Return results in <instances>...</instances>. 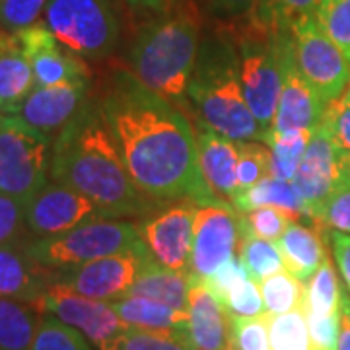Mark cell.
<instances>
[{"label": "cell", "instance_id": "cell-1", "mask_svg": "<svg viewBox=\"0 0 350 350\" xmlns=\"http://www.w3.org/2000/svg\"><path fill=\"white\" fill-rule=\"evenodd\" d=\"M100 107L129 174L146 197L197 204L218 200L200 174L195 129L165 98L121 72L109 82Z\"/></svg>", "mask_w": 350, "mask_h": 350}, {"label": "cell", "instance_id": "cell-2", "mask_svg": "<svg viewBox=\"0 0 350 350\" xmlns=\"http://www.w3.org/2000/svg\"><path fill=\"white\" fill-rule=\"evenodd\" d=\"M49 179L92 200L101 218L148 214L154 204H160L135 185L100 101L88 100L75 121L53 140Z\"/></svg>", "mask_w": 350, "mask_h": 350}, {"label": "cell", "instance_id": "cell-3", "mask_svg": "<svg viewBox=\"0 0 350 350\" xmlns=\"http://www.w3.org/2000/svg\"><path fill=\"white\" fill-rule=\"evenodd\" d=\"M204 16L197 0H177L138 27L131 47V75L167 101H181L200 55Z\"/></svg>", "mask_w": 350, "mask_h": 350}, {"label": "cell", "instance_id": "cell-4", "mask_svg": "<svg viewBox=\"0 0 350 350\" xmlns=\"http://www.w3.org/2000/svg\"><path fill=\"white\" fill-rule=\"evenodd\" d=\"M187 98L197 109L199 121L232 140H261V126L243 96L236 47L228 31L202 47Z\"/></svg>", "mask_w": 350, "mask_h": 350}, {"label": "cell", "instance_id": "cell-5", "mask_svg": "<svg viewBox=\"0 0 350 350\" xmlns=\"http://www.w3.org/2000/svg\"><path fill=\"white\" fill-rule=\"evenodd\" d=\"M226 31L236 47L243 96L267 144L282 90V39L288 31L265 27L251 16L239 18V25Z\"/></svg>", "mask_w": 350, "mask_h": 350}, {"label": "cell", "instance_id": "cell-6", "mask_svg": "<svg viewBox=\"0 0 350 350\" xmlns=\"http://www.w3.org/2000/svg\"><path fill=\"white\" fill-rule=\"evenodd\" d=\"M142 243L144 241L135 222L119 218H100L76 226L59 236L31 239L24 247L29 257L41 267L59 271L96 261L107 255L137 250Z\"/></svg>", "mask_w": 350, "mask_h": 350}, {"label": "cell", "instance_id": "cell-7", "mask_svg": "<svg viewBox=\"0 0 350 350\" xmlns=\"http://www.w3.org/2000/svg\"><path fill=\"white\" fill-rule=\"evenodd\" d=\"M43 24L57 41L84 61L109 57L121 38L111 0H49Z\"/></svg>", "mask_w": 350, "mask_h": 350}, {"label": "cell", "instance_id": "cell-8", "mask_svg": "<svg viewBox=\"0 0 350 350\" xmlns=\"http://www.w3.org/2000/svg\"><path fill=\"white\" fill-rule=\"evenodd\" d=\"M53 138L18 115L0 123V193L27 202L49 181Z\"/></svg>", "mask_w": 350, "mask_h": 350}, {"label": "cell", "instance_id": "cell-9", "mask_svg": "<svg viewBox=\"0 0 350 350\" xmlns=\"http://www.w3.org/2000/svg\"><path fill=\"white\" fill-rule=\"evenodd\" d=\"M294 55L306 82L323 103L340 100L350 84V61L317 22L306 18L290 29Z\"/></svg>", "mask_w": 350, "mask_h": 350}, {"label": "cell", "instance_id": "cell-10", "mask_svg": "<svg viewBox=\"0 0 350 350\" xmlns=\"http://www.w3.org/2000/svg\"><path fill=\"white\" fill-rule=\"evenodd\" d=\"M150 257V250L142 243L137 250L51 271V284H59L92 300L115 301L129 294Z\"/></svg>", "mask_w": 350, "mask_h": 350}, {"label": "cell", "instance_id": "cell-11", "mask_svg": "<svg viewBox=\"0 0 350 350\" xmlns=\"http://www.w3.org/2000/svg\"><path fill=\"white\" fill-rule=\"evenodd\" d=\"M36 308L75 327L96 350H119L125 333L131 329L113 310L111 301L92 300L59 284H51Z\"/></svg>", "mask_w": 350, "mask_h": 350}, {"label": "cell", "instance_id": "cell-12", "mask_svg": "<svg viewBox=\"0 0 350 350\" xmlns=\"http://www.w3.org/2000/svg\"><path fill=\"white\" fill-rule=\"evenodd\" d=\"M239 218L232 202L214 200L197 206L195 236L189 262V275L193 280L204 282L230 261L239 247Z\"/></svg>", "mask_w": 350, "mask_h": 350}, {"label": "cell", "instance_id": "cell-13", "mask_svg": "<svg viewBox=\"0 0 350 350\" xmlns=\"http://www.w3.org/2000/svg\"><path fill=\"white\" fill-rule=\"evenodd\" d=\"M197 206L195 200H172L137 224L152 257L163 267L189 273Z\"/></svg>", "mask_w": 350, "mask_h": 350}, {"label": "cell", "instance_id": "cell-14", "mask_svg": "<svg viewBox=\"0 0 350 350\" xmlns=\"http://www.w3.org/2000/svg\"><path fill=\"white\" fill-rule=\"evenodd\" d=\"M100 218V208L92 200L76 193L75 189L53 181L25 202V224L36 238L59 236L76 226Z\"/></svg>", "mask_w": 350, "mask_h": 350}, {"label": "cell", "instance_id": "cell-15", "mask_svg": "<svg viewBox=\"0 0 350 350\" xmlns=\"http://www.w3.org/2000/svg\"><path fill=\"white\" fill-rule=\"evenodd\" d=\"M325 105L301 76L294 55L292 33L288 31L282 39V90L269 140L288 131H313L323 119Z\"/></svg>", "mask_w": 350, "mask_h": 350}, {"label": "cell", "instance_id": "cell-16", "mask_svg": "<svg viewBox=\"0 0 350 350\" xmlns=\"http://www.w3.org/2000/svg\"><path fill=\"white\" fill-rule=\"evenodd\" d=\"M340 183V154L327 135L325 126L319 123L312 131L310 144L292 179V185L300 195L313 222L319 220L323 204Z\"/></svg>", "mask_w": 350, "mask_h": 350}, {"label": "cell", "instance_id": "cell-17", "mask_svg": "<svg viewBox=\"0 0 350 350\" xmlns=\"http://www.w3.org/2000/svg\"><path fill=\"white\" fill-rule=\"evenodd\" d=\"M31 64L36 86H64L90 82V68L82 57L75 55L51 33L45 24H33L16 31Z\"/></svg>", "mask_w": 350, "mask_h": 350}, {"label": "cell", "instance_id": "cell-18", "mask_svg": "<svg viewBox=\"0 0 350 350\" xmlns=\"http://www.w3.org/2000/svg\"><path fill=\"white\" fill-rule=\"evenodd\" d=\"M90 100V82L36 86L18 109V117L53 140L75 121Z\"/></svg>", "mask_w": 350, "mask_h": 350}, {"label": "cell", "instance_id": "cell-19", "mask_svg": "<svg viewBox=\"0 0 350 350\" xmlns=\"http://www.w3.org/2000/svg\"><path fill=\"white\" fill-rule=\"evenodd\" d=\"M199 167L208 191L218 200L234 202L238 195L239 142L216 133L197 119Z\"/></svg>", "mask_w": 350, "mask_h": 350}, {"label": "cell", "instance_id": "cell-20", "mask_svg": "<svg viewBox=\"0 0 350 350\" xmlns=\"http://www.w3.org/2000/svg\"><path fill=\"white\" fill-rule=\"evenodd\" d=\"M187 335L195 350H230V315L204 282L191 278Z\"/></svg>", "mask_w": 350, "mask_h": 350}, {"label": "cell", "instance_id": "cell-21", "mask_svg": "<svg viewBox=\"0 0 350 350\" xmlns=\"http://www.w3.org/2000/svg\"><path fill=\"white\" fill-rule=\"evenodd\" d=\"M325 239H329V234H325L323 224H304L301 220H292L282 238L276 241L284 269L306 284L327 259Z\"/></svg>", "mask_w": 350, "mask_h": 350}, {"label": "cell", "instance_id": "cell-22", "mask_svg": "<svg viewBox=\"0 0 350 350\" xmlns=\"http://www.w3.org/2000/svg\"><path fill=\"white\" fill-rule=\"evenodd\" d=\"M51 286V271L29 257L25 247L0 245V296L38 304Z\"/></svg>", "mask_w": 350, "mask_h": 350}, {"label": "cell", "instance_id": "cell-23", "mask_svg": "<svg viewBox=\"0 0 350 350\" xmlns=\"http://www.w3.org/2000/svg\"><path fill=\"white\" fill-rule=\"evenodd\" d=\"M33 88V70L18 33L0 29V113L16 115Z\"/></svg>", "mask_w": 350, "mask_h": 350}, {"label": "cell", "instance_id": "cell-24", "mask_svg": "<svg viewBox=\"0 0 350 350\" xmlns=\"http://www.w3.org/2000/svg\"><path fill=\"white\" fill-rule=\"evenodd\" d=\"M189 290H191V275L167 269L154 257L142 267L140 275L131 286L126 296H142L150 300L165 304L170 308L187 312Z\"/></svg>", "mask_w": 350, "mask_h": 350}, {"label": "cell", "instance_id": "cell-25", "mask_svg": "<svg viewBox=\"0 0 350 350\" xmlns=\"http://www.w3.org/2000/svg\"><path fill=\"white\" fill-rule=\"evenodd\" d=\"M238 213H250L255 208H276L288 214L292 220H310V214L306 211V204L301 202L300 195L292 185V181L267 177L255 187L239 193L232 202Z\"/></svg>", "mask_w": 350, "mask_h": 350}, {"label": "cell", "instance_id": "cell-26", "mask_svg": "<svg viewBox=\"0 0 350 350\" xmlns=\"http://www.w3.org/2000/svg\"><path fill=\"white\" fill-rule=\"evenodd\" d=\"M113 310L129 327L137 329H175L187 331V312L170 308L165 304L142 298V296H123L111 301Z\"/></svg>", "mask_w": 350, "mask_h": 350}, {"label": "cell", "instance_id": "cell-27", "mask_svg": "<svg viewBox=\"0 0 350 350\" xmlns=\"http://www.w3.org/2000/svg\"><path fill=\"white\" fill-rule=\"evenodd\" d=\"M39 321L33 304L0 296V350H31Z\"/></svg>", "mask_w": 350, "mask_h": 350}, {"label": "cell", "instance_id": "cell-28", "mask_svg": "<svg viewBox=\"0 0 350 350\" xmlns=\"http://www.w3.org/2000/svg\"><path fill=\"white\" fill-rule=\"evenodd\" d=\"M239 230H241V238H239L238 255L241 257L253 280L261 284L265 278L276 275L280 271H286L276 241L253 236L241 226V218H239Z\"/></svg>", "mask_w": 350, "mask_h": 350}, {"label": "cell", "instance_id": "cell-29", "mask_svg": "<svg viewBox=\"0 0 350 350\" xmlns=\"http://www.w3.org/2000/svg\"><path fill=\"white\" fill-rule=\"evenodd\" d=\"M340 296L342 288L338 282L337 271L327 257L323 265L306 282V296L301 308L306 313L313 315H333L340 312Z\"/></svg>", "mask_w": 350, "mask_h": 350}, {"label": "cell", "instance_id": "cell-30", "mask_svg": "<svg viewBox=\"0 0 350 350\" xmlns=\"http://www.w3.org/2000/svg\"><path fill=\"white\" fill-rule=\"evenodd\" d=\"M319 4L321 0H257L247 16L275 31H290L292 25L315 16Z\"/></svg>", "mask_w": 350, "mask_h": 350}, {"label": "cell", "instance_id": "cell-31", "mask_svg": "<svg viewBox=\"0 0 350 350\" xmlns=\"http://www.w3.org/2000/svg\"><path fill=\"white\" fill-rule=\"evenodd\" d=\"M312 131H288L269 140L271 148V177L292 181L300 167L301 158L310 144Z\"/></svg>", "mask_w": 350, "mask_h": 350}, {"label": "cell", "instance_id": "cell-32", "mask_svg": "<svg viewBox=\"0 0 350 350\" xmlns=\"http://www.w3.org/2000/svg\"><path fill=\"white\" fill-rule=\"evenodd\" d=\"M261 296L267 315L294 312L304 306L306 284L288 271H280L276 275L265 278L261 284Z\"/></svg>", "mask_w": 350, "mask_h": 350}, {"label": "cell", "instance_id": "cell-33", "mask_svg": "<svg viewBox=\"0 0 350 350\" xmlns=\"http://www.w3.org/2000/svg\"><path fill=\"white\" fill-rule=\"evenodd\" d=\"M273 350H313L304 308L280 315H267Z\"/></svg>", "mask_w": 350, "mask_h": 350}, {"label": "cell", "instance_id": "cell-34", "mask_svg": "<svg viewBox=\"0 0 350 350\" xmlns=\"http://www.w3.org/2000/svg\"><path fill=\"white\" fill-rule=\"evenodd\" d=\"M31 350H92L88 338L49 313H41Z\"/></svg>", "mask_w": 350, "mask_h": 350}, {"label": "cell", "instance_id": "cell-35", "mask_svg": "<svg viewBox=\"0 0 350 350\" xmlns=\"http://www.w3.org/2000/svg\"><path fill=\"white\" fill-rule=\"evenodd\" d=\"M271 177V148L261 140L239 142L238 195ZM236 195V197H238Z\"/></svg>", "mask_w": 350, "mask_h": 350}, {"label": "cell", "instance_id": "cell-36", "mask_svg": "<svg viewBox=\"0 0 350 350\" xmlns=\"http://www.w3.org/2000/svg\"><path fill=\"white\" fill-rule=\"evenodd\" d=\"M119 350H195L187 331L175 329H137L131 327Z\"/></svg>", "mask_w": 350, "mask_h": 350}, {"label": "cell", "instance_id": "cell-37", "mask_svg": "<svg viewBox=\"0 0 350 350\" xmlns=\"http://www.w3.org/2000/svg\"><path fill=\"white\" fill-rule=\"evenodd\" d=\"M315 18L350 61V0H321Z\"/></svg>", "mask_w": 350, "mask_h": 350}, {"label": "cell", "instance_id": "cell-38", "mask_svg": "<svg viewBox=\"0 0 350 350\" xmlns=\"http://www.w3.org/2000/svg\"><path fill=\"white\" fill-rule=\"evenodd\" d=\"M230 350H273L267 313L257 317L230 315Z\"/></svg>", "mask_w": 350, "mask_h": 350}, {"label": "cell", "instance_id": "cell-39", "mask_svg": "<svg viewBox=\"0 0 350 350\" xmlns=\"http://www.w3.org/2000/svg\"><path fill=\"white\" fill-rule=\"evenodd\" d=\"M31 236L25 224V204L0 193V245L22 247Z\"/></svg>", "mask_w": 350, "mask_h": 350}, {"label": "cell", "instance_id": "cell-40", "mask_svg": "<svg viewBox=\"0 0 350 350\" xmlns=\"http://www.w3.org/2000/svg\"><path fill=\"white\" fill-rule=\"evenodd\" d=\"M47 4L49 0H0V29L16 33L38 24Z\"/></svg>", "mask_w": 350, "mask_h": 350}, {"label": "cell", "instance_id": "cell-41", "mask_svg": "<svg viewBox=\"0 0 350 350\" xmlns=\"http://www.w3.org/2000/svg\"><path fill=\"white\" fill-rule=\"evenodd\" d=\"M220 304L224 306L228 315H238V317H257V315H265L261 286L251 276L243 278L239 284L232 288Z\"/></svg>", "mask_w": 350, "mask_h": 350}, {"label": "cell", "instance_id": "cell-42", "mask_svg": "<svg viewBox=\"0 0 350 350\" xmlns=\"http://www.w3.org/2000/svg\"><path fill=\"white\" fill-rule=\"evenodd\" d=\"M239 214H241V226L247 232H251L257 238L269 239V241H278L286 232L288 224L292 222V218L288 214L276 211V208H255L250 213Z\"/></svg>", "mask_w": 350, "mask_h": 350}, {"label": "cell", "instance_id": "cell-43", "mask_svg": "<svg viewBox=\"0 0 350 350\" xmlns=\"http://www.w3.org/2000/svg\"><path fill=\"white\" fill-rule=\"evenodd\" d=\"M321 125L325 126L338 154L350 156V101L340 98L327 103Z\"/></svg>", "mask_w": 350, "mask_h": 350}, {"label": "cell", "instance_id": "cell-44", "mask_svg": "<svg viewBox=\"0 0 350 350\" xmlns=\"http://www.w3.org/2000/svg\"><path fill=\"white\" fill-rule=\"evenodd\" d=\"M317 222L335 232L350 234V183H340L331 193Z\"/></svg>", "mask_w": 350, "mask_h": 350}, {"label": "cell", "instance_id": "cell-45", "mask_svg": "<svg viewBox=\"0 0 350 350\" xmlns=\"http://www.w3.org/2000/svg\"><path fill=\"white\" fill-rule=\"evenodd\" d=\"M313 350H337L340 333V312L333 315L306 313Z\"/></svg>", "mask_w": 350, "mask_h": 350}, {"label": "cell", "instance_id": "cell-46", "mask_svg": "<svg viewBox=\"0 0 350 350\" xmlns=\"http://www.w3.org/2000/svg\"><path fill=\"white\" fill-rule=\"evenodd\" d=\"M247 276H250V273H247L245 265L241 261V257H239V255H234V257L226 262V265H222L211 278L204 280V286L213 292L214 296H216V300L222 301L226 294L236 286V284H239L243 278H247Z\"/></svg>", "mask_w": 350, "mask_h": 350}, {"label": "cell", "instance_id": "cell-47", "mask_svg": "<svg viewBox=\"0 0 350 350\" xmlns=\"http://www.w3.org/2000/svg\"><path fill=\"white\" fill-rule=\"evenodd\" d=\"M329 241L333 247V257L338 267L340 278L345 282V288L350 294V234H342V232H331L329 234Z\"/></svg>", "mask_w": 350, "mask_h": 350}, {"label": "cell", "instance_id": "cell-48", "mask_svg": "<svg viewBox=\"0 0 350 350\" xmlns=\"http://www.w3.org/2000/svg\"><path fill=\"white\" fill-rule=\"evenodd\" d=\"M208 2L214 14L222 18H232V20H239L251 14L257 4V0H208Z\"/></svg>", "mask_w": 350, "mask_h": 350}, {"label": "cell", "instance_id": "cell-49", "mask_svg": "<svg viewBox=\"0 0 350 350\" xmlns=\"http://www.w3.org/2000/svg\"><path fill=\"white\" fill-rule=\"evenodd\" d=\"M337 350H350V294L345 290L340 296V333Z\"/></svg>", "mask_w": 350, "mask_h": 350}, {"label": "cell", "instance_id": "cell-50", "mask_svg": "<svg viewBox=\"0 0 350 350\" xmlns=\"http://www.w3.org/2000/svg\"><path fill=\"white\" fill-rule=\"evenodd\" d=\"M123 2L140 14H156L170 8L177 0H123Z\"/></svg>", "mask_w": 350, "mask_h": 350}, {"label": "cell", "instance_id": "cell-51", "mask_svg": "<svg viewBox=\"0 0 350 350\" xmlns=\"http://www.w3.org/2000/svg\"><path fill=\"white\" fill-rule=\"evenodd\" d=\"M340 175L342 183H350V156H340Z\"/></svg>", "mask_w": 350, "mask_h": 350}, {"label": "cell", "instance_id": "cell-52", "mask_svg": "<svg viewBox=\"0 0 350 350\" xmlns=\"http://www.w3.org/2000/svg\"><path fill=\"white\" fill-rule=\"evenodd\" d=\"M342 100L350 101V84H349V88H347V92H345V96H342Z\"/></svg>", "mask_w": 350, "mask_h": 350}, {"label": "cell", "instance_id": "cell-53", "mask_svg": "<svg viewBox=\"0 0 350 350\" xmlns=\"http://www.w3.org/2000/svg\"><path fill=\"white\" fill-rule=\"evenodd\" d=\"M2 119H4V115H2V113H0V123H2Z\"/></svg>", "mask_w": 350, "mask_h": 350}]
</instances>
